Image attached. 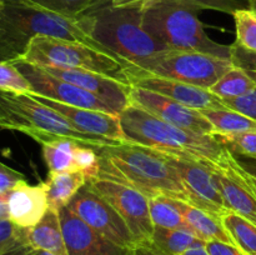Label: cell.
<instances>
[{
	"instance_id": "obj_46",
	"label": "cell",
	"mask_w": 256,
	"mask_h": 255,
	"mask_svg": "<svg viewBox=\"0 0 256 255\" xmlns=\"http://www.w3.org/2000/svg\"><path fill=\"white\" fill-rule=\"evenodd\" d=\"M34 255H54V254H52V252H44V250H36Z\"/></svg>"
},
{
	"instance_id": "obj_6",
	"label": "cell",
	"mask_w": 256,
	"mask_h": 255,
	"mask_svg": "<svg viewBox=\"0 0 256 255\" xmlns=\"http://www.w3.org/2000/svg\"><path fill=\"white\" fill-rule=\"evenodd\" d=\"M84 22L92 39L128 65L168 50L144 29L142 9L112 5Z\"/></svg>"
},
{
	"instance_id": "obj_7",
	"label": "cell",
	"mask_w": 256,
	"mask_h": 255,
	"mask_svg": "<svg viewBox=\"0 0 256 255\" xmlns=\"http://www.w3.org/2000/svg\"><path fill=\"white\" fill-rule=\"evenodd\" d=\"M19 59L38 66L89 70L126 82V62L112 52L74 40L35 36L30 40L26 50Z\"/></svg>"
},
{
	"instance_id": "obj_13",
	"label": "cell",
	"mask_w": 256,
	"mask_h": 255,
	"mask_svg": "<svg viewBox=\"0 0 256 255\" xmlns=\"http://www.w3.org/2000/svg\"><path fill=\"white\" fill-rule=\"evenodd\" d=\"M178 170L188 194V202L216 218L229 212L222 192L218 189L214 172L205 165L192 160L168 156Z\"/></svg>"
},
{
	"instance_id": "obj_26",
	"label": "cell",
	"mask_w": 256,
	"mask_h": 255,
	"mask_svg": "<svg viewBox=\"0 0 256 255\" xmlns=\"http://www.w3.org/2000/svg\"><path fill=\"white\" fill-rule=\"evenodd\" d=\"M220 222L235 246L245 255H256V225L232 212L222 215Z\"/></svg>"
},
{
	"instance_id": "obj_29",
	"label": "cell",
	"mask_w": 256,
	"mask_h": 255,
	"mask_svg": "<svg viewBox=\"0 0 256 255\" xmlns=\"http://www.w3.org/2000/svg\"><path fill=\"white\" fill-rule=\"evenodd\" d=\"M255 88L256 82L248 72L242 68L234 65L209 90L222 99H234L252 92Z\"/></svg>"
},
{
	"instance_id": "obj_21",
	"label": "cell",
	"mask_w": 256,
	"mask_h": 255,
	"mask_svg": "<svg viewBox=\"0 0 256 255\" xmlns=\"http://www.w3.org/2000/svg\"><path fill=\"white\" fill-rule=\"evenodd\" d=\"M175 202H176L178 208L182 212L188 226L199 239L204 240L205 242L216 240V242L234 244L230 235L222 226L219 218L214 216L204 210L198 209L186 202H182V200H175Z\"/></svg>"
},
{
	"instance_id": "obj_18",
	"label": "cell",
	"mask_w": 256,
	"mask_h": 255,
	"mask_svg": "<svg viewBox=\"0 0 256 255\" xmlns=\"http://www.w3.org/2000/svg\"><path fill=\"white\" fill-rule=\"evenodd\" d=\"M9 220L24 229L35 226L49 209L46 188L44 182L38 185L20 182L8 194Z\"/></svg>"
},
{
	"instance_id": "obj_10",
	"label": "cell",
	"mask_w": 256,
	"mask_h": 255,
	"mask_svg": "<svg viewBox=\"0 0 256 255\" xmlns=\"http://www.w3.org/2000/svg\"><path fill=\"white\" fill-rule=\"evenodd\" d=\"M68 208L114 244L129 250L138 246L136 239L119 212L88 184L76 192Z\"/></svg>"
},
{
	"instance_id": "obj_8",
	"label": "cell",
	"mask_w": 256,
	"mask_h": 255,
	"mask_svg": "<svg viewBox=\"0 0 256 255\" xmlns=\"http://www.w3.org/2000/svg\"><path fill=\"white\" fill-rule=\"evenodd\" d=\"M232 66V60L205 52L164 50L128 65L125 79L126 75H152L210 89Z\"/></svg>"
},
{
	"instance_id": "obj_3",
	"label": "cell",
	"mask_w": 256,
	"mask_h": 255,
	"mask_svg": "<svg viewBox=\"0 0 256 255\" xmlns=\"http://www.w3.org/2000/svg\"><path fill=\"white\" fill-rule=\"evenodd\" d=\"M35 36L74 40L108 52L92 39L84 20L72 19L25 2L2 0L0 14V62H12L22 58L29 42Z\"/></svg>"
},
{
	"instance_id": "obj_1",
	"label": "cell",
	"mask_w": 256,
	"mask_h": 255,
	"mask_svg": "<svg viewBox=\"0 0 256 255\" xmlns=\"http://www.w3.org/2000/svg\"><path fill=\"white\" fill-rule=\"evenodd\" d=\"M119 118L128 142L142 145L166 156L192 160L222 174L239 162L215 134H196L174 126L134 104L128 105Z\"/></svg>"
},
{
	"instance_id": "obj_19",
	"label": "cell",
	"mask_w": 256,
	"mask_h": 255,
	"mask_svg": "<svg viewBox=\"0 0 256 255\" xmlns=\"http://www.w3.org/2000/svg\"><path fill=\"white\" fill-rule=\"evenodd\" d=\"M239 166L240 162H238V164L225 174L212 172L215 182L222 192L228 210L256 225V196L240 178Z\"/></svg>"
},
{
	"instance_id": "obj_12",
	"label": "cell",
	"mask_w": 256,
	"mask_h": 255,
	"mask_svg": "<svg viewBox=\"0 0 256 255\" xmlns=\"http://www.w3.org/2000/svg\"><path fill=\"white\" fill-rule=\"evenodd\" d=\"M129 98L130 104L142 108L145 112H150L168 124L196 134H215V129L212 122L199 110L192 109L170 98L135 86H132L130 89Z\"/></svg>"
},
{
	"instance_id": "obj_11",
	"label": "cell",
	"mask_w": 256,
	"mask_h": 255,
	"mask_svg": "<svg viewBox=\"0 0 256 255\" xmlns=\"http://www.w3.org/2000/svg\"><path fill=\"white\" fill-rule=\"evenodd\" d=\"M10 62H12L22 72V75L29 80L32 86L30 94L49 98V99L70 105V106L98 110V112L118 115L112 106H109L106 102H102L96 95L92 94V92H86V90L82 89V88L76 86L72 82H68L49 74L38 65L30 64V62H24L22 59L12 60Z\"/></svg>"
},
{
	"instance_id": "obj_35",
	"label": "cell",
	"mask_w": 256,
	"mask_h": 255,
	"mask_svg": "<svg viewBox=\"0 0 256 255\" xmlns=\"http://www.w3.org/2000/svg\"><path fill=\"white\" fill-rule=\"evenodd\" d=\"M184 4L190 5L196 10L214 9L224 12H232L238 9L249 8L244 5V0H179Z\"/></svg>"
},
{
	"instance_id": "obj_38",
	"label": "cell",
	"mask_w": 256,
	"mask_h": 255,
	"mask_svg": "<svg viewBox=\"0 0 256 255\" xmlns=\"http://www.w3.org/2000/svg\"><path fill=\"white\" fill-rule=\"evenodd\" d=\"M206 250L210 255H245L242 250L234 244L222 242H206Z\"/></svg>"
},
{
	"instance_id": "obj_15",
	"label": "cell",
	"mask_w": 256,
	"mask_h": 255,
	"mask_svg": "<svg viewBox=\"0 0 256 255\" xmlns=\"http://www.w3.org/2000/svg\"><path fill=\"white\" fill-rule=\"evenodd\" d=\"M126 82L132 86L158 92L199 112L226 108L222 98L212 94L209 89L195 86L178 80L152 76V75H126Z\"/></svg>"
},
{
	"instance_id": "obj_44",
	"label": "cell",
	"mask_w": 256,
	"mask_h": 255,
	"mask_svg": "<svg viewBox=\"0 0 256 255\" xmlns=\"http://www.w3.org/2000/svg\"><path fill=\"white\" fill-rule=\"evenodd\" d=\"M205 244H206V242H205ZM205 244L196 245V246L190 248V249H188L182 255H210L209 252L206 250Z\"/></svg>"
},
{
	"instance_id": "obj_22",
	"label": "cell",
	"mask_w": 256,
	"mask_h": 255,
	"mask_svg": "<svg viewBox=\"0 0 256 255\" xmlns=\"http://www.w3.org/2000/svg\"><path fill=\"white\" fill-rule=\"evenodd\" d=\"M88 182L86 176L80 170L52 172L44 182L46 188L49 209L59 212L68 206L76 192Z\"/></svg>"
},
{
	"instance_id": "obj_36",
	"label": "cell",
	"mask_w": 256,
	"mask_h": 255,
	"mask_svg": "<svg viewBox=\"0 0 256 255\" xmlns=\"http://www.w3.org/2000/svg\"><path fill=\"white\" fill-rule=\"evenodd\" d=\"M25 240H28V229L18 226L9 219H0V246H6Z\"/></svg>"
},
{
	"instance_id": "obj_4",
	"label": "cell",
	"mask_w": 256,
	"mask_h": 255,
	"mask_svg": "<svg viewBox=\"0 0 256 255\" xmlns=\"http://www.w3.org/2000/svg\"><path fill=\"white\" fill-rule=\"evenodd\" d=\"M0 129L24 132L42 145L59 139H70L96 150L122 144L116 140L80 132L62 114L32 95L5 90H0Z\"/></svg>"
},
{
	"instance_id": "obj_28",
	"label": "cell",
	"mask_w": 256,
	"mask_h": 255,
	"mask_svg": "<svg viewBox=\"0 0 256 255\" xmlns=\"http://www.w3.org/2000/svg\"><path fill=\"white\" fill-rule=\"evenodd\" d=\"M149 206L150 218H152L154 228L190 230V228L185 222L182 212L178 208L175 199H170L168 196L152 198L149 199Z\"/></svg>"
},
{
	"instance_id": "obj_39",
	"label": "cell",
	"mask_w": 256,
	"mask_h": 255,
	"mask_svg": "<svg viewBox=\"0 0 256 255\" xmlns=\"http://www.w3.org/2000/svg\"><path fill=\"white\" fill-rule=\"evenodd\" d=\"M35 252L36 250L29 244L28 240L6 246H0V255H34Z\"/></svg>"
},
{
	"instance_id": "obj_27",
	"label": "cell",
	"mask_w": 256,
	"mask_h": 255,
	"mask_svg": "<svg viewBox=\"0 0 256 255\" xmlns=\"http://www.w3.org/2000/svg\"><path fill=\"white\" fill-rule=\"evenodd\" d=\"M78 142L70 139H59L42 144V156L49 168V172H74L75 168V149Z\"/></svg>"
},
{
	"instance_id": "obj_43",
	"label": "cell",
	"mask_w": 256,
	"mask_h": 255,
	"mask_svg": "<svg viewBox=\"0 0 256 255\" xmlns=\"http://www.w3.org/2000/svg\"><path fill=\"white\" fill-rule=\"evenodd\" d=\"M0 219H9L8 195H0Z\"/></svg>"
},
{
	"instance_id": "obj_49",
	"label": "cell",
	"mask_w": 256,
	"mask_h": 255,
	"mask_svg": "<svg viewBox=\"0 0 256 255\" xmlns=\"http://www.w3.org/2000/svg\"><path fill=\"white\" fill-rule=\"evenodd\" d=\"M249 2H256V0H249Z\"/></svg>"
},
{
	"instance_id": "obj_34",
	"label": "cell",
	"mask_w": 256,
	"mask_h": 255,
	"mask_svg": "<svg viewBox=\"0 0 256 255\" xmlns=\"http://www.w3.org/2000/svg\"><path fill=\"white\" fill-rule=\"evenodd\" d=\"M222 102L228 109L240 112L256 122V88L239 98L222 99Z\"/></svg>"
},
{
	"instance_id": "obj_42",
	"label": "cell",
	"mask_w": 256,
	"mask_h": 255,
	"mask_svg": "<svg viewBox=\"0 0 256 255\" xmlns=\"http://www.w3.org/2000/svg\"><path fill=\"white\" fill-rule=\"evenodd\" d=\"M132 255H168V254L158 250L156 248L152 246V244H145V245H138L135 249H132Z\"/></svg>"
},
{
	"instance_id": "obj_37",
	"label": "cell",
	"mask_w": 256,
	"mask_h": 255,
	"mask_svg": "<svg viewBox=\"0 0 256 255\" xmlns=\"http://www.w3.org/2000/svg\"><path fill=\"white\" fill-rule=\"evenodd\" d=\"M22 180L25 176L22 172L0 162V195H8Z\"/></svg>"
},
{
	"instance_id": "obj_45",
	"label": "cell",
	"mask_w": 256,
	"mask_h": 255,
	"mask_svg": "<svg viewBox=\"0 0 256 255\" xmlns=\"http://www.w3.org/2000/svg\"><path fill=\"white\" fill-rule=\"evenodd\" d=\"M242 164L244 165V168H246L250 172L256 175V162H254V164H245V162H242Z\"/></svg>"
},
{
	"instance_id": "obj_9",
	"label": "cell",
	"mask_w": 256,
	"mask_h": 255,
	"mask_svg": "<svg viewBox=\"0 0 256 255\" xmlns=\"http://www.w3.org/2000/svg\"><path fill=\"white\" fill-rule=\"evenodd\" d=\"M86 184L119 212L132 230L138 245L152 242L154 224L150 218L149 198L139 190L114 180L95 178Z\"/></svg>"
},
{
	"instance_id": "obj_25",
	"label": "cell",
	"mask_w": 256,
	"mask_h": 255,
	"mask_svg": "<svg viewBox=\"0 0 256 255\" xmlns=\"http://www.w3.org/2000/svg\"><path fill=\"white\" fill-rule=\"evenodd\" d=\"M200 112L212 122L215 129V134H239V132H256L255 120L228 108L200 110Z\"/></svg>"
},
{
	"instance_id": "obj_16",
	"label": "cell",
	"mask_w": 256,
	"mask_h": 255,
	"mask_svg": "<svg viewBox=\"0 0 256 255\" xmlns=\"http://www.w3.org/2000/svg\"><path fill=\"white\" fill-rule=\"evenodd\" d=\"M68 255H132V250L108 240L68 206L59 210Z\"/></svg>"
},
{
	"instance_id": "obj_41",
	"label": "cell",
	"mask_w": 256,
	"mask_h": 255,
	"mask_svg": "<svg viewBox=\"0 0 256 255\" xmlns=\"http://www.w3.org/2000/svg\"><path fill=\"white\" fill-rule=\"evenodd\" d=\"M239 175L242 179V182H245V185L252 190V194L256 196V175L252 174V172H250L246 168H244V165L242 164V162H240V166H239Z\"/></svg>"
},
{
	"instance_id": "obj_17",
	"label": "cell",
	"mask_w": 256,
	"mask_h": 255,
	"mask_svg": "<svg viewBox=\"0 0 256 255\" xmlns=\"http://www.w3.org/2000/svg\"><path fill=\"white\" fill-rule=\"evenodd\" d=\"M30 95H32L35 99L39 100L44 105L52 108L55 112L62 114L72 126H75L78 130L85 132V134L108 138V139L125 142L119 115L98 112V110L70 106V105L55 102V100L49 99V98L40 96V95L35 94Z\"/></svg>"
},
{
	"instance_id": "obj_24",
	"label": "cell",
	"mask_w": 256,
	"mask_h": 255,
	"mask_svg": "<svg viewBox=\"0 0 256 255\" xmlns=\"http://www.w3.org/2000/svg\"><path fill=\"white\" fill-rule=\"evenodd\" d=\"M149 244L168 255H182L188 249L205 244V242L190 230L154 228L152 242Z\"/></svg>"
},
{
	"instance_id": "obj_33",
	"label": "cell",
	"mask_w": 256,
	"mask_h": 255,
	"mask_svg": "<svg viewBox=\"0 0 256 255\" xmlns=\"http://www.w3.org/2000/svg\"><path fill=\"white\" fill-rule=\"evenodd\" d=\"M75 168L84 172L86 180L95 179L100 172V159L96 149L79 144L75 149Z\"/></svg>"
},
{
	"instance_id": "obj_40",
	"label": "cell",
	"mask_w": 256,
	"mask_h": 255,
	"mask_svg": "<svg viewBox=\"0 0 256 255\" xmlns=\"http://www.w3.org/2000/svg\"><path fill=\"white\" fill-rule=\"evenodd\" d=\"M155 0H112L114 8H132V9H142L146 5L152 4Z\"/></svg>"
},
{
	"instance_id": "obj_31",
	"label": "cell",
	"mask_w": 256,
	"mask_h": 255,
	"mask_svg": "<svg viewBox=\"0 0 256 255\" xmlns=\"http://www.w3.org/2000/svg\"><path fill=\"white\" fill-rule=\"evenodd\" d=\"M0 90L30 94L32 86L12 62H0Z\"/></svg>"
},
{
	"instance_id": "obj_30",
	"label": "cell",
	"mask_w": 256,
	"mask_h": 255,
	"mask_svg": "<svg viewBox=\"0 0 256 255\" xmlns=\"http://www.w3.org/2000/svg\"><path fill=\"white\" fill-rule=\"evenodd\" d=\"M236 29V42L242 49L256 52V12L242 8L232 12Z\"/></svg>"
},
{
	"instance_id": "obj_47",
	"label": "cell",
	"mask_w": 256,
	"mask_h": 255,
	"mask_svg": "<svg viewBox=\"0 0 256 255\" xmlns=\"http://www.w3.org/2000/svg\"><path fill=\"white\" fill-rule=\"evenodd\" d=\"M249 8H252L256 12V2H249Z\"/></svg>"
},
{
	"instance_id": "obj_23",
	"label": "cell",
	"mask_w": 256,
	"mask_h": 255,
	"mask_svg": "<svg viewBox=\"0 0 256 255\" xmlns=\"http://www.w3.org/2000/svg\"><path fill=\"white\" fill-rule=\"evenodd\" d=\"M42 8L76 20H84L112 6V0H10Z\"/></svg>"
},
{
	"instance_id": "obj_2",
	"label": "cell",
	"mask_w": 256,
	"mask_h": 255,
	"mask_svg": "<svg viewBox=\"0 0 256 255\" xmlns=\"http://www.w3.org/2000/svg\"><path fill=\"white\" fill-rule=\"evenodd\" d=\"M100 172L96 178L114 180L139 190L149 199L168 196L188 202L180 175L166 155L134 142L98 149Z\"/></svg>"
},
{
	"instance_id": "obj_5",
	"label": "cell",
	"mask_w": 256,
	"mask_h": 255,
	"mask_svg": "<svg viewBox=\"0 0 256 255\" xmlns=\"http://www.w3.org/2000/svg\"><path fill=\"white\" fill-rule=\"evenodd\" d=\"M198 12L179 0H155L142 9V26L168 50H192L232 60V46L206 34Z\"/></svg>"
},
{
	"instance_id": "obj_48",
	"label": "cell",
	"mask_w": 256,
	"mask_h": 255,
	"mask_svg": "<svg viewBox=\"0 0 256 255\" xmlns=\"http://www.w3.org/2000/svg\"><path fill=\"white\" fill-rule=\"evenodd\" d=\"M2 0H0V14H2Z\"/></svg>"
},
{
	"instance_id": "obj_32",
	"label": "cell",
	"mask_w": 256,
	"mask_h": 255,
	"mask_svg": "<svg viewBox=\"0 0 256 255\" xmlns=\"http://www.w3.org/2000/svg\"><path fill=\"white\" fill-rule=\"evenodd\" d=\"M215 135L232 154H239L256 160V132Z\"/></svg>"
},
{
	"instance_id": "obj_14",
	"label": "cell",
	"mask_w": 256,
	"mask_h": 255,
	"mask_svg": "<svg viewBox=\"0 0 256 255\" xmlns=\"http://www.w3.org/2000/svg\"><path fill=\"white\" fill-rule=\"evenodd\" d=\"M49 74L76 85L106 102L118 115L130 104L132 85L100 72L82 69H59L52 66H40Z\"/></svg>"
},
{
	"instance_id": "obj_20",
	"label": "cell",
	"mask_w": 256,
	"mask_h": 255,
	"mask_svg": "<svg viewBox=\"0 0 256 255\" xmlns=\"http://www.w3.org/2000/svg\"><path fill=\"white\" fill-rule=\"evenodd\" d=\"M28 240L35 250H44L54 255H68L60 215L56 210L48 209L42 219L35 226L28 229Z\"/></svg>"
}]
</instances>
